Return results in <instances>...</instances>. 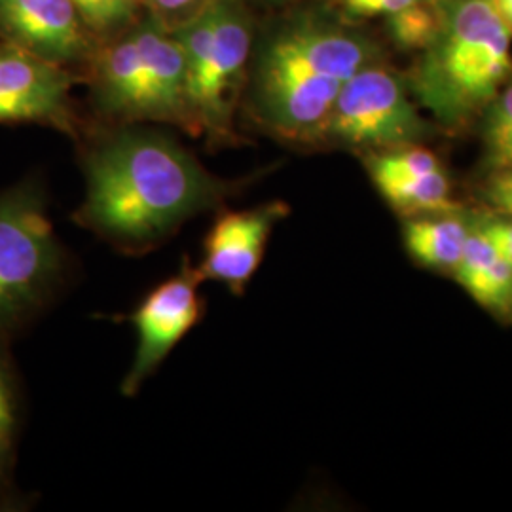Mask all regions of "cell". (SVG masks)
Segmentation results:
<instances>
[{
  "label": "cell",
  "mask_w": 512,
  "mask_h": 512,
  "mask_svg": "<svg viewBox=\"0 0 512 512\" xmlns=\"http://www.w3.org/2000/svg\"><path fill=\"white\" fill-rule=\"evenodd\" d=\"M86 196L73 220L128 255H143L188 220L222 209L239 183L209 173L154 129H120L84 160Z\"/></svg>",
  "instance_id": "cell-1"
},
{
  "label": "cell",
  "mask_w": 512,
  "mask_h": 512,
  "mask_svg": "<svg viewBox=\"0 0 512 512\" xmlns=\"http://www.w3.org/2000/svg\"><path fill=\"white\" fill-rule=\"evenodd\" d=\"M382 61L363 31L323 10L281 21L260 44L253 71L258 120L291 141H321L342 88L361 69Z\"/></svg>",
  "instance_id": "cell-2"
},
{
  "label": "cell",
  "mask_w": 512,
  "mask_h": 512,
  "mask_svg": "<svg viewBox=\"0 0 512 512\" xmlns=\"http://www.w3.org/2000/svg\"><path fill=\"white\" fill-rule=\"evenodd\" d=\"M511 31L492 0H442V19L408 88L440 124L469 122L512 80Z\"/></svg>",
  "instance_id": "cell-3"
},
{
  "label": "cell",
  "mask_w": 512,
  "mask_h": 512,
  "mask_svg": "<svg viewBox=\"0 0 512 512\" xmlns=\"http://www.w3.org/2000/svg\"><path fill=\"white\" fill-rule=\"evenodd\" d=\"M173 31L186 55V131L215 145L234 143V114L253 50V25L243 2L205 0Z\"/></svg>",
  "instance_id": "cell-4"
},
{
  "label": "cell",
  "mask_w": 512,
  "mask_h": 512,
  "mask_svg": "<svg viewBox=\"0 0 512 512\" xmlns=\"http://www.w3.org/2000/svg\"><path fill=\"white\" fill-rule=\"evenodd\" d=\"M69 277L44 190L23 181L0 192V340L10 342L54 304Z\"/></svg>",
  "instance_id": "cell-5"
},
{
  "label": "cell",
  "mask_w": 512,
  "mask_h": 512,
  "mask_svg": "<svg viewBox=\"0 0 512 512\" xmlns=\"http://www.w3.org/2000/svg\"><path fill=\"white\" fill-rule=\"evenodd\" d=\"M93 101L118 122H186V55L173 29L154 18L141 23L95 61Z\"/></svg>",
  "instance_id": "cell-6"
},
{
  "label": "cell",
  "mask_w": 512,
  "mask_h": 512,
  "mask_svg": "<svg viewBox=\"0 0 512 512\" xmlns=\"http://www.w3.org/2000/svg\"><path fill=\"white\" fill-rule=\"evenodd\" d=\"M427 124L403 76L376 61L361 69L338 93L321 141L378 152L418 145Z\"/></svg>",
  "instance_id": "cell-7"
},
{
  "label": "cell",
  "mask_w": 512,
  "mask_h": 512,
  "mask_svg": "<svg viewBox=\"0 0 512 512\" xmlns=\"http://www.w3.org/2000/svg\"><path fill=\"white\" fill-rule=\"evenodd\" d=\"M203 281L198 266L184 258L179 272L154 287L137 310L128 315L129 323L137 332V349L128 374L122 380V393L126 397L137 395L167 355L202 321L205 298L200 294V287Z\"/></svg>",
  "instance_id": "cell-8"
},
{
  "label": "cell",
  "mask_w": 512,
  "mask_h": 512,
  "mask_svg": "<svg viewBox=\"0 0 512 512\" xmlns=\"http://www.w3.org/2000/svg\"><path fill=\"white\" fill-rule=\"evenodd\" d=\"M73 86L65 65L0 44V124H40L74 135Z\"/></svg>",
  "instance_id": "cell-9"
},
{
  "label": "cell",
  "mask_w": 512,
  "mask_h": 512,
  "mask_svg": "<svg viewBox=\"0 0 512 512\" xmlns=\"http://www.w3.org/2000/svg\"><path fill=\"white\" fill-rule=\"evenodd\" d=\"M287 215L285 203L272 202L243 211L220 209L203 239L198 270L205 281H217L236 296L245 293L256 274L275 224Z\"/></svg>",
  "instance_id": "cell-10"
},
{
  "label": "cell",
  "mask_w": 512,
  "mask_h": 512,
  "mask_svg": "<svg viewBox=\"0 0 512 512\" xmlns=\"http://www.w3.org/2000/svg\"><path fill=\"white\" fill-rule=\"evenodd\" d=\"M0 35L59 65L80 59L90 48L73 0H0Z\"/></svg>",
  "instance_id": "cell-11"
},
{
  "label": "cell",
  "mask_w": 512,
  "mask_h": 512,
  "mask_svg": "<svg viewBox=\"0 0 512 512\" xmlns=\"http://www.w3.org/2000/svg\"><path fill=\"white\" fill-rule=\"evenodd\" d=\"M21 427V387L10 355V342L0 340V499L12 503L14 465Z\"/></svg>",
  "instance_id": "cell-12"
},
{
  "label": "cell",
  "mask_w": 512,
  "mask_h": 512,
  "mask_svg": "<svg viewBox=\"0 0 512 512\" xmlns=\"http://www.w3.org/2000/svg\"><path fill=\"white\" fill-rule=\"evenodd\" d=\"M469 230L454 217L410 220L404 243L410 255L435 270H456Z\"/></svg>",
  "instance_id": "cell-13"
},
{
  "label": "cell",
  "mask_w": 512,
  "mask_h": 512,
  "mask_svg": "<svg viewBox=\"0 0 512 512\" xmlns=\"http://www.w3.org/2000/svg\"><path fill=\"white\" fill-rule=\"evenodd\" d=\"M374 186L380 190L385 202L399 213L431 215L450 213L454 209V202L450 198V181L442 167L431 173L382 179L376 181Z\"/></svg>",
  "instance_id": "cell-14"
},
{
  "label": "cell",
  "mask_w": 512,
  "mask_h": 512,
  "mask_svg": "<svg viewBox=\"0 0 512 512\" xmlns=\"http://www.w3.org/2000/svg\"><path fill=\"white\" fill-rule=\"evenodd\" d=\"M442 0H420L385 16V27L395 46L406 52H421L439 31Z\"/></svg>",
  "instance_id": "cell-15"
},
{
  "label": "cell",
  "mask_w": 512,
  "mask_h": 512,
  "mask_svg": "<svg viewBox=\"0 0 512 512\" xmlns=\"http://www.w3.org/2000/svg\"><path fill=\"white\" fill-rule=\"evenodd\" d=\"M484 147L492 169L512 164V80L486 109Z\"/></svg>",
  "instance_id": "cell-16"
},
{
  "label": "cell",
  "mask_w": 512,
  "mask_h": 512,
  "mask_svg": "<svg viewBox=\"0 0 512 512\" xmlns=\"http://www.w3.org/2000/svg\"><path fill=\"white\" fill-rule=\"evenodd\" d=\"M499 258L501 256L497 255L492 241L480 230L469 232L459 256L458 266L454 270L463 289L473 296Z\"/></svg>",
  "instance_id": "cell-17"
},
{
  "label": "cell",
  "mask_w": 512,
  "mask_h": 512,
  "mask_svg": "<svg viewBox=\"0 0 512 512\" xmlns=\"http://www.w3.org/2000/svg\"><path fill=\"white\" fill-rule=\"evenodd\" d=\"M73 4L86 29L110 31L135 18L141 0H73Z\"/></svg>",
  "instance_id": "cell-18"
},
{
  "label": "cell",
  "mask_w": 512,
  "mask_h": 512,
  "mask_svg": "<svg viewBox=\"0 0 512 512\" xmlns=\"http://www.w3.org/2000/svg\"><path fill=\"white\" fill-rule=\"evenodd\" d=\"M478 304H482L488 310L507 313L512 311V266L499 258L494 268L484 277L480 287L473 294Z\"/></svg>",
  "instance_id": "cell-19"
},
{
  "label": "cell",
  "mask_w": 512,
  "mask_h": 512,
  "mask_svg": "<svg viewBox=\"0 0 512 512\" xmlns=\"http://www.w3.org/2000/svg\"><path fill=\"white\" fill-rule=\"evenodd\" d=\"M147 4L150 16L164 23L165 27L175 29L186 19L192 18L203 6L205 0H141Z\"/></svg>",
  "instance_id": "cell-20"
},
{
  "label": "cell",
  "mask_w": 512,
  "mask_h": 512,
  "mask_svg": "<svg viewBox=\"0 0 512 512\" xmlns=\"http://www.w3.org/2000/svg\"><path fill=\"white\" fill-rule=\"evenodd\" d=\"M484 196L494 209L512 219V164L492 169V175L484 186Z\"/></svg>",
  "instance_id": "cell-21"
},
{
  "label": "cell",
  "mask_w": 512,
  "mask_h": 512,
  "mask_svg": "<svg viewBox=\"0 0 512 512\" xmlns=\"http://www.w3.org/2000/svg\"><path fill=\"white\" fill-rule=\"evenodd\" d=\"M338 4H342L348 12L355 14V16H365V18H372V16H391L399 10H403L406 6L420 2V0H336Z\"/></svg>",
  "instance_id": "cell-22"
},
{
  "label": "cell",
  "mask_w": 512,
  "mask_h": 512,
  "mask_svg": "<svg viewBox=\"0 0 512 512\" xmlns=\"http://www.w3.org/2000/svg\"><path fill=\"white\" fill-rule=\"evenodd\" d=\"M480 232L492 241L497 255L512 266V219L494 220L480 228Z\"/></svg>",
  "instance_id": "cell-23"
},
{
  "label": "cell",
  "mask_w": 512,
  "mask_h": 512,
  "mask_svg": "<svg viewBox=\"0 0 512 512\" xmlns=\"http://www.w3.org/2000/svg\"><path fill=\"white\" fill-rule=\"evenodd\" d=\"M492 2H494L497 14L505 21V25L512 35V0H492Z\"/></svg>",
  "instance_id": "cell-24"
},
{
  "label": "cell",
  "mask_w": 512,
  "mask_h": 512,
  "mask_svg": "<svg viewBox=\"0 0 512 512\" xmlns=\"http://www.w3.org/2000/svg\"><path fill=\"white\" fill-rule=\"evenodd\" d=\"M264 2H274V4H279V2H285V0H264Z\"/></svg>",
  "instance_id": "cell-25"
}]
</instances>
